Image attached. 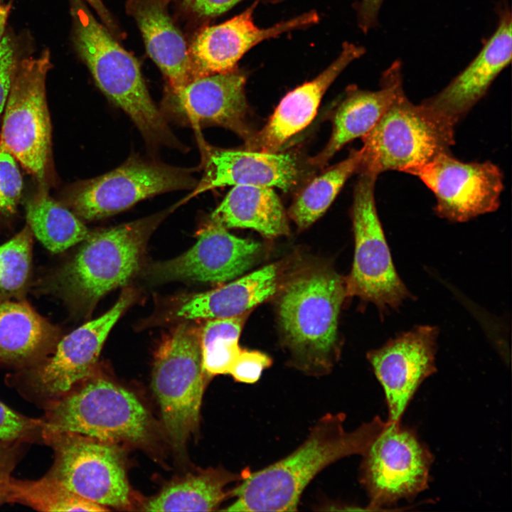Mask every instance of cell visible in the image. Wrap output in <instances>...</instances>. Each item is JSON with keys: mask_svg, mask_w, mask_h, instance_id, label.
Masks as SVG:
<instances>
[{"mask_svg": "<svg viewBox=\"0 0 512 512\" xmlns=\"http://www.w3.org/2000/svg\"><path fill=\"white\" fill-rule=\"evenodd\" d=\"M344 420L342 413L321 417L293 452L261 470L250 471L230 492L235 501L223 511H297L310 481L332 463L348 456L362 455L383 422L375 417L347 432Z\"/></svg>", "mask_w": 512, "mask_h": 512, "instance_id": "6da1fadb", "label": "cell"}, {"mask_svg": "<svg viewBox=\"0 0 512 512\" xmlns=\"http://www.w3.org/2000/svg\"><path fill=\"white\" fill-rule=\"evenodd\" d=\"M177 204L89 233L73 257L39 281V291L60 298L75 312L87 314L102 297L126 284L137 271L149 237Z\"/></svg>", "mask_w": 512, "mask_h": 512, "instance_id": "7a4b0ae2", "label": "cell"}, {"mask_svg": "<svg viewBox=\"0 0 512 512\" xmlns=\"http://www.w3.org/2000/svg\"><path fill=\"white\" fill-rule=\"evenodd\" d=\"M84 2L70 1L73 41L97 87L129 115L149 145L183 148L152 101L137 60L95 19Z\"/></svg>", "mask_w": 512, "mask_h": 512, "instance_id": "3957f363", "label": "cell"}, {"mask_svg": "<svg viewBox=\"0 0 512 512\" xmlns=\"http://www.w3.org/2000/svg\"><path fill=\"white\" fill-rule=\"evenodd\" d=\"M347 296L346 280L324 269L299 274L284 286L278 315L285 343L295 366L321 375L337 356L338 316Z\"/></svg>", "mask_w": 512, "mask_h": 512, "instance_id": "277c9868", "label": "cell"}, {"mask_svg": "<svg viewBox=\"0 0 512 512\" xmlns=\"http://www.w3.org/2000/svg\"><path fill=\"white\" fill-rule=\"evenodd\" d=\"M455 124L403 92L362 137L358 171L378 176L387 171L410 174L454 144Z\"/></svg>", "mask_w": 512, "mask_h": 512, "instance_id": "5b68a950", "label": "cell"}, {"mask_svg": "<svg viewBox=\"0 0 512 512\" xmlns=\"http://www.w3.org/2000/svg\"><path fill=\"white\" fill-rule=\"evenodd\" d=\"M42 420V432L76 434L111 444L143 442L151 429L149 412L132 392L91 376L47 405Z\"/></svg>", "mask_w": 512, "mask_h": 512, "instance_id": "8992f818", "label": "cell"}, {"mask_svg": "<svg viewBox=\"0 0 512 512\" xmlns=\"http://www.w3.org/2000/svg\"><path fill=\"white\" fill-rule=\"evenodd\" d=\"M52 67L44 49L36 57L21 58L5 105L0 149L9 152L43 183L50 157L51 124L46 92Z\"/></svg>", "mask_w": 512, "mask_h": 512, "instance_id": "52a82bcc", "label": "cell"}, {"mask_svg": "<svg viewBox=\"0 0 512 512\" xmlns=\"http://www.w3.org/2000/svg\"><path fill=\"white\" fill-rule=\"evenodd\" d=\"M199 331L179 326L159 347L152 388L171 444L181 449L198 427L204 390Z\"/></svg>", "mask_w": 512, "mask_h": 512, "instance_id": "ba28073f", "label": "cell"}, {"mask_svg": "<svg viewBox=\"0 0 512 512\" xmlns=\"http://www.w3.org/2000/svg\"><path fill=\"white\" fill-rule=\"evenodd\" d=\"M378 176L361 173L353 193L355 252L346 279L348 296L376 306L381 314L397 309L412 294L395 268L378 215L374 190Z\"/></svg>", "mask_w": 512, "mask_h": 512, "instance_id": "9c48e42d", "label": "cell"}, {"mask_svg": "<svg viewBox=\"0 0 512 512\" xmlns=\"http://www.w3.org/2000/svg\"><path fill=\"white\" fill-rule=\"evenodd\" d=\"M134 297L132 289H125L103 315L62 336L50 354L21 369L14 380L16 386L46 406L92 376L110 330Z\"/></svg>", "mask_w": 512, "mask_h": 512, "instance_id": "30bf717a", "label": "cell"}, {"mask_svg": "<svg viewBox=\"0 0 512 512\" xmlns=\"http://www.w3.org/2000/svg\"><path fill=\"white\" fill-rule=\"evenodd\" d=\"M362 456L360 479L370 511L411 499L427 488L432 454L400 422H383Z\"/></svg>", "mask_w": 512, "mask_h": 512, "instance_id": "8fae6325", "label": "cell"}, {"mask_svg": "<svg viewBox=\"0 0 512 512\" xmlns=\"http://www.w3.org/2000/svg\"><path fill=\"white\" fill-rule=\"evenodd\" d=\"M193 171L134 154L114 170L78 183L69 204L83 219L103 218L156 194L195 188Z\"/></svg>", "mask_w": 512, "mask_h": 512, "instance_id": "7c38bea8", "label": "cell"}, {"mask_svg": "<svg viewBox=\"0 0 512 512\" xmlns=\"http://www.w3.org/2000/svg\"><path fill=\"white\" fill-rule=\"evenodd\" d=\"M41 437L55 454L48 476L100 505L117 508L129 505L124 463L113 444L72 433L42 432Z\"/></svg>", "mask_w": 512, "mask_h": 512, "instance_id": "4fadbf2b", "label": "cell"}, {"mask_svg": "<svg viewBox=\"0 0 512 512\" xmlns=\"http://www.w3.org/2000/svg\"><path fill=\"white\" fill-rule=\"evenodd\" d=\"M412 174L434 193L437 215L452 222L468 221L500 205L503 174L491 161L464 162L447 152Z\"/></svg>", "mask_w": 512, "mask_h": 512, "instance_id": "5bb4252c", "label": "cell"}, {"mask_svg": "<svg viewBox=\"0 0 512 512\" xmlns=\"http://www.w3.org/2000/svg\"><path fill=\"white\" fill-rule=\"evenodd\" d=\"M439 330L418 326L387 341L367 354L385 393L388 422L401 417L420 384L436 370Z\"/></svg>", "mask_w": 512, "mask_h": 512, "instance_id": "9a60e30c", "label": "cell"}, {"mask_svg": "<svg viewBox=\"0 0 512 512\" xmlns=\"http://www.w3.org/2000/svg\"><path fill=\"white\" fill-rule=\"evenodd\" d=\"M260 251V243L236 237L210 221L199 231L191 248L178 257L154 265L149 273L151 279L159 282H224L248 270Z\"/></svg>", "mask_w": 512, "mask_h": 512, "instance_id": "2e32d148", "label": "cell"}, {"mask_svg": "<svg viewBox=\"0 0 512 512\" xmlns=\"http://www.w3.org/2000/svg\"><path fill=\"white\" fill-rule=\"evenodd\" d=\"M252 13L251 6L228 21L200 31L188 48L193 80L233 71L243 55L259 43L319 21L318 14L310 11L261 28L255 24Z\"/></svg>", "mask_w": 512, "mask_h": 512, "instance_id": "e0dca14e", "label": "cell"}, {"mask_svg": "<svg viewBox=\"0 0 512 512\" xmlns=\"http://www.w3.org/2000/svg\"><path fill=\"white\" fill-rule=\"evenodd\" d=\"M246 78L233 71L196 78L177 90H169L164 102L171 114L195 127L215 124L248 142L253 134L246 123Z\"/></svg>", "mask_w": 512, "mask_h": 512, "instance_id": "ac0fdd59", "label": "cell"}, {"mask_svg": "<svg viewBox=\"0 0 512 512\" xmlns=\"http://www.w3.org/2000/svg\"><path fill=\"white\" fill-rule=\"evenodd\" d=\"M200 142L203 174L183 202L208 190L226 186L277 187L287 191L299 179L298 160L290 153L225 149Z\"/></svg>", "mask_w": 512, "mask_h": 512, "instance_id": "d6986e66", "label": "cell"}, {"mask_svg": "<svg viewBox=\"0 0 512 512\" xmlns=\"http://www.w3.org/2000/svg\"><path fill=\"white\" fill-rule=\"evenodd\" d=\"M496 11V28L477 55L442 90L422 102L455 124L486 95L510 63L512 17L506 0L498 1Z\"/></svg>", "mask_w": 512, "mask_h": 512, "instance_id": "ffe728a7", "label": "cell"}, {"mask_svg": "<svg viewBox=\"0 0 512 512\" xmlns=\"http://www.w3.org/2000/svg\"><path fill=\"white\" fill-rule=\"evenodd\" d=\"M366 52L363 46L345 43L338 57L313 80L287 94L265 126L246 142L247 149L277 152L315 117L327 89L352 62Z\"/></svg>", "mask_w": 512, "mask_h": 512, "instance_id": "44dd1931", "label": "cell"}, {"mask_svg": "<svg viewBox=\"0 0 512 512\" xmlns=\"http://www.w3.org/2000/svg\"><path fill=\"white\" fill-rule=\"evenodd\" d=\"M380 87L375 91L352 87L338 107L331 136L327 144L310 159L324 166L346 144L363 137L377 124L393 101L404 92L402 64L394 61L383 73Z\"/></svg>", "mask_w": 512, "mask_h": 512, "instance_id": "7402d4cb", "label": "cell"}, {"mask_svg": "<svg viewBox=\"0 0 512 512\" xmlns=\"http://www.w3.org/2000/svg\"><path fill=\"white\" fill-rule=\"evenodd\" d=\"M127 13L136 21L150 58L166 76L169 90L193 80L188 47L172 21L166 0H128Z\"/></svg>", "mask_w": 512, "mask_h": 512, "instance_id": "603a6c76", "label": "cell"}, {"mask_svg": "<svg viewBox=\"0 0 512 512\" xmlns=\"http://www.w3.org/2000/svg\"><path fill=\"white\" fill-rule=\"evenodd\" d=\"M61 330L24 299L0 302V363L23 369L50 354Z\"/></svg>", "mask_w": 512, "mask_h": 512, "instance_id": "cb8c5ba5", "label": "cell"}, {"mask_svg": "<svg viewBox=\"0 0 512 512\" xmlns=\"http://www.w3.org/2000/svg\"><path fill=\"white\" fill-rule=\"evenodd\" d=\"M278 282L277 267L268 265L219 288L195 294L179 306L176 314L185 319L243 314L272 297Z\"/></svg>", "mask_w": 512, "mask_h": 512, "instance_id": "d4e9b609", "label": "cell"}, {"mask_svg": "<svg viewBox=\"0 0 512 512\" xmlns=\"http://www.w3.org/2000/svg\"><path fill=\"white\" fill-rule=\"evenodd\" d=\"M210 221L224 228H250L274 238L289 233L282 204L270 187L235 186L213 212Z\"/></svg>", "mask_w": 512, "mask_h": 512, "instance_id": "484cf974", "label": "cell"}, {"mask_svg": "<svg viewBox=\"0 0 512 512\" xmlns=\"http://www.w3.org/2000/svg\"><path fill=\"white\" fill-rule=\"evenodd\" d=\"M250 472L245 469L240 475L223 469H210L166 486L157 496L147 501L142 510L154 512L214 511L230 494L225 491V486L244 479Z\"/></svg>", "mask_w": 512, "mask_h": 512, "instance_id": "4316f807", "label": "cell"}, {"mask_svg": "<svg viewBox=\"0 0 512 512\" xmlns=\"http://www.w3.org/2000/svg\"><path fill=\"white\" fill-rule=\"evenodd\" d=\"M33 235L53 252H60L81 242L90 231L77 215L46 193L30 200L26 207Z\"/></svg>", "mask_w": 512, "mask_h": 512, "instance_id": "83f0119b", "label": "cell"}, {"mask_svg": "<svg viewBox=\"0 0 512 512\" xmlns=\"http://www.w3.org/2000/svg\"><path fill=\"white\" fill-rule=\"evenodd\" d=\"M361 161L359 150L314 178L297 196L289 214L300 230L309 227L332 203L348 178L358 171Z\"/></svg>", "mask_w": 512, "mask_h": 512, "instance_id": "f1b7e54d", "label": "cell"}, {"mask_svg": "<svg viewBox=\"0 0 512 512\" xmlns=\"http://www.w3.org/2000/svg\"><path fill=\"white\" fill-rule=\"evenodd\" d=\"M8 502L19 503L41 511H107L106 506L84 498L47 475L37 480L12 478Z\"/></svg>", "mask_w": 512, "mask_h": 512, "instance_id": "f546056e", "label": "cell"}, {"mask_svg": "<svg viewBox=\"0 0 512 512\" xmlns=\"http://www.w3.org/2000/svg\"><path fill=\"white\" fill-rule=\"evenodd\" d=\"M247 313L208 320L200 334L204 374H229L241 351L240 335Z\"/></svg>", "mask_w": 512, "mask_h": 512, "instance_id": "4dcf8cb0", "label": "cell"}, {"mask_svg": "<svg viewBox=\"0 0 512 512\" xmlns=\"http://www.w3.org/2000/svg\"><path fill=\"white\" fill-rule=\"evenodd\" d=\"M32 239L33 233L26 225L0 245V302L24 299L31 274Z\"/></svg>", "mask_w": 512, "mask_h": 512, "instance_id": "1f68e13d", "label": "cell"}, {"mask_svg": "<svg viewBox=\"0 0 512 512\" xmlns=\"http://www.w3.org/2000/svg\"><path fill=\"white\" fill-rule=\"evenodd\" d=\"M23 181L15 158L0 149V213H14L22 191Z\"/></svg>", "mask_w": 512, "mask_h": 512, "instance_id": "d6a6232c", "label": "cell"}, {"mask_svg": "<svg viewBox=\"0 0 512 512\" xmlns=\"http://www.w3.org/2000/svg\"><path fill=\"white\" fill-rule=\"evenodd\" d=\"M42 419L22 415L0 401V442H23L41 434Z\"/></svg>", "mask_w": 512, "mask_h": 512, "instance_id": "836d02e7", "label": "cell"}, {"mask_svg": "<svg viewBox=\"0 0 512 512\" xmlns=\"http://www.w3.org/2000/svg\"><path fill=\"white\" fill-rule=\"evenodd\" d=\"M21 58L17 41L11 35L5 34L0 43V114L5 107Z\"/></svg>", "mask_w": 512, "mask_h": 512, "instance_id": "e575fe53", "label": "cell"}, {"mask_svg": "<svg viewBox=\"0 0 512 512\" xmlns=\"http://www.w3.org/2000/svg\"><path fill=\"white\" fill-rule=\"evenodd\" d=\"M272 363V358L265 353L242 349L229 374L237 382L255 383Z\"/></svg>", "mask_w": 512, "mask_h": 512, "instance_id": "d590c367", "label": "cell"}, {"mask_svg": "<svg viewBox=\"0 0 512 512\" xmlns=\"http://www.w3.org/2000/svg\"><path fill=\"white\" fill-rule=\"evenodd\" d=\"M21 442H0V506L8 502L11 473L19 456L18 444Z\"/></svg>", "mask_w": 512, "mask_h": 512, "instance_id": "8d00e7d4", "label": "cell"}, {"mask_svg": "<svg viewBox=\"0 0 512 512\" xmlns=\"http://www.w3.org/2000/svg\"><path fill=\"white\" fill-rule=\"evenodd\" d=\"M242 0H184L185 6L199 17H214L230 9Z\"/></svg>", "mask_w": 512, "mask_h": 512, "instance_id": "74e56055", "label": "cell"}, {"mask_svg": "<svg viewBox=\"0 0 512 512\" xmlns=\"http://www.w3.org/2000/svg\"><path fill=\"white\" fill-rule=\"evenodd\" d=\"M384 0H361L357 6L358 23L364 33L378 24V14Z\"/></svg>", "mask_w": 512, "mask_h": 512, "instance_id": "f35d334b", "label": "cell"}, {"mask_svg": "<svg viewBox=\"0 0 512 512\" xmlns=\"http://www.w3.org/2000/svg\"><path fill=\"white\" fill-rule=\"evenodd\" d=\"M88 4L97 12L98 16L102 21V24L115 37L121 36L119 28L112 17L111 13L106 8L102 0H83Z\"/></svg>", "mask_w": 512, "mask_h": 512, "instance_id": "ab89813d", "label": "cell"}, {"mask_svg": "<svg viewBox=\"0 0 512 512\" xmlns=\"http://www.w3.org/2000/svg\"><path fill=\"white\" fill-rule=\"evenodd\" d=\"M13 1L14 0H0V43L5 35L7 21Z\"/></svg>", "mask_w": 512, "mask_h": 512, "instance_id": "60d3db41", "label": "cell"}]
</instances>
